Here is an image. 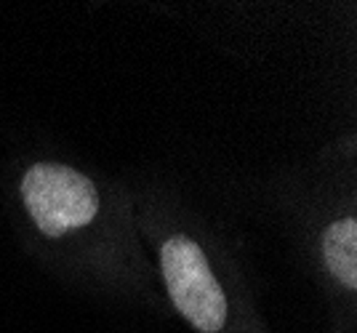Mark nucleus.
<instances>
[{
    "instance_id": "f257e3e1",
    "label": "nucleus",
    "mask_w": 357,
    "mask_h": 333,
    "mask_svg": "<svg viewBox=\"0 0 357 333\" xmlns=\"http://www.w3.org/2000/svg\"><path fill=\"white\" fill-rule=\"evenodd\" d=\"M22 200L32 222L48 238L86 227L99 211V197L91 179L67 166L38 163L22 179Z\"/></svg>"
},
{
    "instance_id": "f03ea898",
    "label": "nucleus",
    "mask_w": 357,
    "mask_h": 333,
    "mask_svg": "<svg viewBox=\"0 0 357 333\" xmlns=\"http://www.w3.org/2000/svg\"><path fill=\"white\" fill-rule=\"evenodd\" d=\"M160 261H163L165 286L178 312L197 331H219L227 320V299L200 245L190 238H171L163 245Z\"/></svg>"
},
{
    "instance_id": "7ed1b4c3",
    "label": "nucleus",
    "mask_w": 357,
    "mask_h": 333,
    "mask_svg": "<svg viewBox=\"0 0 357 333\" xmlns=\"http://www.w3.org/2000/svg\"><path fill=\"white\" fill-rule=\"evenodd\" d=\"M323 251H326L331 272L342 280L344 286H357V222L344 219L331 224L323 238Z\"/></svg>"
}]
</instances>
